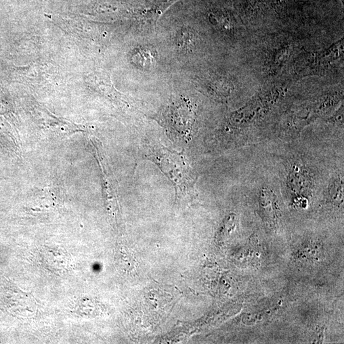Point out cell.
<instances>
[{"label":"cell","instance_id":"6da1fadb","mask_svg":"<svg viewBox=\"0 0 344 344\" xmlns=\"http://www.w3.org/2000/svg\"><path fill=\"white\" fill-rule=\"evenodd\" d=\"M144 152L145 157L158 166L173 183L179 202L189 204L196 200L197 176L182 152L159 143L147 145Z\"/></svg>","mask_w":344,"mask_h":344},{"label":"cell","instance_id":"7a4b0ae2","mask_svg":"<svg viewBox=\"0 0 344 344\" xmlns=\"http://www.w3.org/2000/svg\"><path fill=\"white\" fill-rule=\"evenodd\" d=\"M186 100L172 103L159 116V121L172 135L180 138L190 137L194 124V112Z\"/></svg>","mask_w":344,"mask_h":344},{"label":"cell","instance_id":"3957f363","mask_svg":"<svg viewBox=\"0 0 344 344\" xmlns=\"http://www.w3.org/2000/svg\"><path fill=\"white\" fill-rule=\"evenodd\" d=\"M120 264L122 269L128 274L136 273L137 269V261L135 256L127 248L121 249L120 253Z\"/></svg>","mask_w":344,"mask_h":344}]
</instances>
